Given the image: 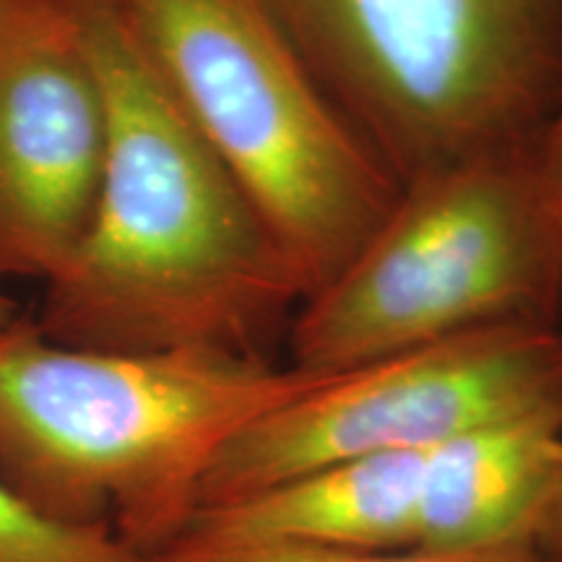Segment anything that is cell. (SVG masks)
Here are the masks:
<instances>
[{"label": "cell", "mask_w": 562, "mask_h": 562, "mask_svg": "<svg viewBox=\"0 0 562 562\" xmlns=\"http://www.w3.org/2000/svg\"><path fill=\"white\" fill-rule=\"evenodd\" d=\"M108 104L89 227L47 279L40 331L100 351L271 360L305 284L277 232L102 0H68Z\"/></svg>", "instance_id": "1"}, {"label": "cell", "mask_w": 562, "mask_h": 562, "mask_svg": "<svg viewBox=\"0 0 562 562\" xmlns=\"http://www.w3.org/2000/svg\"><path fill=\"white\" fill-rule=\"evenodd\" d=\"M326 378L227 351L66 347L16 318L0 331V480L144 558L182 531L232 435Z\"/></svg>", "instance_id": "2"}, {"label": "cell", "mask_w": 562, "mask_h": 562, "mask_svg": "<svg viewBox=\"0 0 562 562\" xmlns=\"http://www.w3.org/2000/svg\"><path fill=\"white\" fill-rule=\"evenodd\" d=\"M398 186L537 151L562 102V0H261Z\"/></svg>", "instance_id": "3"}, {"label": "cell", "mask_w": 562, "mask_h": 562, "mask_svg": "<svg viewBox=\"0 0 562 562\" xmlns=\"http://www.w3.org/2000/svg\"><path fill=\"white\" fill-rule=\"evenodd\" d=\"M235 172L297 266L326 286L402 186L341 121L261 0H102Z\"/></svg>", "instance_id": "4"}, {"label": "cell", "mask_w": 562, "mask_h": 562, "mask_svg": "<svg viewBox=\"0 0 562 562\" xmlns=\"http://www.w3.org/2000/svg\"><path fill=\"white\" fill-rule=\"evenodd\" d=\"M503 323L562 326V224L537 151L402 188L355 258L302 300L286 347L292 368L334 375Z\"/></svg>", "instance_id": "5"}, {"label": "cell", "mask_w": 562, "mask_h": 562, "mask_svg": "<svg viewBox=\"0 0 562 562\" xmlns=\"http://www.w3.org/2000/svg\"><path fill=\"white\" fill-rule=\"evenodd\" d=\"M529 419L562 425V326L476 328L334 372L248 422L211 461L199 505L328 463L430 453L484 427Z\"/></svg>", "instance_id": "6"}, {"label": "cell", "mask_w": 562, "mask_h": 562, "mask_svg": "<svg viewBox=\"0 0 562 562\" xmlns=\"http://www.w3.org/2000/svg\"><path fill=\"white\" fill-rule=\"evenodd\" d=\"M104 149L108 104L68 0H0V277L68 263Z\"/></svg>", "instance_id": "7"}, {"label": "cell", "mask_w": 562, "mask_h": 562, "mask_svg": "<svg viewBox=\"0 0 562 562\" xmlns=\"http://www.w3.org/2000/svg\"><path fill=\"white\" fill-rule=\"evenodd\" d=\"M422 459L425 453H389L328 463L232 501L199 505L180 533L227 544L414 550Z\"/></svg>", "instance_id": "8"}, {"label": "cell", "mask_w": 562, "mask_h": 562, "mask_svg": "<svg viewBox=\"0 0 562 562\" xmlns=\"http://www.w3.org/2000/svg\"><path fill=\"white\" fill-rule=\"evenodd\" d=\"M560 480V422H510L446 442L422 459L414 550L453 554L537 542Z\"/></svg>", "instance_id": "9"}, {"label": "cell", "mask_w": 562, "mask_h": 562, "mask_svg": "<svg viewBox=\"0 0 562 562\" xmlns=\"http://www.w3.org/2000/svg\"><path fill=\"white\" fill-rule=\"evenodd\" d=\"M138 562H558L533 539L490 547L476 552H344L315 550V547L284 544H227L180 533L157 552L144 554Z\"/></svg>", "instance_id": "10"}, {"label": "cell", "mask_w": 562, "mask_h": 562, "mask_svg": "<svg viewBox=\"0 0 562 562\" xmlns=\"http://www.w3.org/2000/svg\"><path fill=\"white\" fill-rule=\"evenodd\" d=\"M0 562H138V558L104 526L50 521L0 480Z\"/></svg>", "instance_id": "11"}, {"label": "cell", "mask_w": 562, "mask_h": 562, "mask_svg": "<svg viewBox=\"0 0 562 562\" xmlns=\"http://www.w3.org/2000/svg\"><path fill=\"white\" fill-rule=\"evenodd\" d=\"M537 172L554 220L562 224V102L537 149Z\"/></svg>", "instance_id": "12"}, {"label": "cell", "mask_w": 562, "mask_h": 562, "mask_svg": "<svg viewBox=\"0 0 562 562\" xmlns=\"http://www.w3.org/2000/svg\"><path fill=\"white\" fill-rule=\"evenodd\" d=\"M537 544L550 554L552 560L562 562V480L554 492L550 508L542 516V524L537 529Z\"/></svg>", "instance_id": "13"}, {"label": "cell", "mask_w": 562, "mask_h": 562, "mask_svg": "<svg viewBox=\"0 0 562 562\" xmlns=\"http://www.w3.org/2000/svg\"><path fill=\"white\" fill-rule=\"evenodd\" d=\"M13 321H16V305H13V300L9 297V294L0 290V331H3V328H9Z\"/></svg>", "instance_id": "14"}]
</instances>
